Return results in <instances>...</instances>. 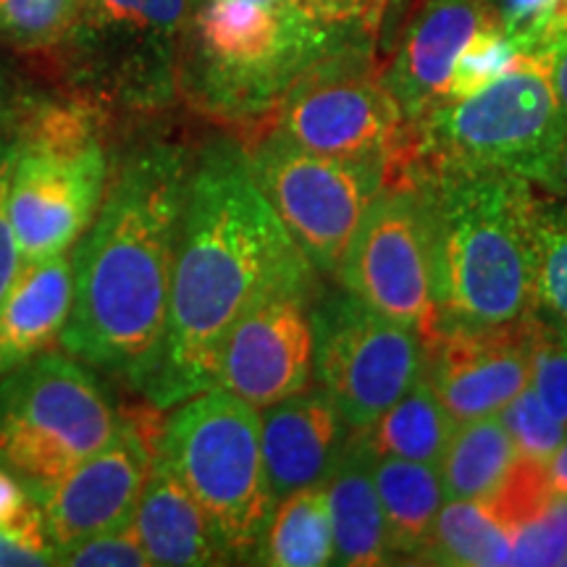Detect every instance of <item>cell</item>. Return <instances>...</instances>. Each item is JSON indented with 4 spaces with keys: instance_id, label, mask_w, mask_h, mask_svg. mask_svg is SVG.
Here are the masks:
<instances>
[{
    "instance_id": "13",
    "label": "cell",
    "mask_w": 567,
    "mask_h": 567,
    "mask_svg": "<svg viewBox=\"0 0 567 567\" xmlns=\"http://www.w3.org/2000/svg\"><path fill=\"white\" fill-rule=\"evenodd\" d=\"M344 292L429 339L439 326L429 210L415 184H386L360 218L337 271Z\"/></svg>"
},
{
    "instance_id": "32",
    "label": "cell",
    "mask_w": 567,
    "mask_h": 567,
    "mask_svg": "<svg viewBox=\"0 0 567 567\" xmlns=\"http://www.w3.org/2000/svg\"><path fill=\"white\" fill-rule=\"evenodd\" d=\"M567 563V499H551L515 528L509 565H565Z\"/></svg>"
},
{
    "instance_id": "2",
    "label": "cell",
    "mask_w": 567,
    "mask_h": 567,
    "mask_svg": "<svg viewBox=\"0 0 567 567\" xmlns=\"http://www.w3.org/2000/svg\"><path fill=\"white\" fill-rule=\"evenodd\" d=\"M193 163L187 147L172 142L134 151L71 247L74 295L59 344L137 392H145L161 358Z\"/></svg>"
},
{
    "instance_id": "4",
    "label": "cell",
    "mask_w": 567,
    "mask_h": 567,
    "mask_svg": "<svg viewBox=\"0 0 567 567\" xmlns=\"http://www.w3.org/2000/svg\"><path fill=\"white\" fill-rule=\"evenodd\" d=\"M347 45L300 9L252 0H193L179 90L218 118H258L318 59Z\"/></svg>"
},
{
    "instance_id": "31",
    "label": "cell",
    "mask_w": 567,
    "mask_h": 567,
    "mask_svg": "<svg viewBox=\"0 0 567 567\" xmlns=\"http://www.w3.org/2000/svg\"><path fill=\"white\" fill-rule=\"evenodd\" d=\"M499 421L505 423L507 434L513 436L517 455L536 463L547 465V460L555 455L557 446L565 442L567 425L557 421L542 400L534 394V389L526 386L515 396L509 405L499 413Z\"/></svg>"
},
{
    "instance_id": "20",
    "label": "cell",
    "mask_w": 567,
    "mask_h": 567,
    "mask_svg": "<svg viewBox=\"0 0 567 567\" xmlns=\"http://www.w3.org/2000/svg\"><path fill=\"white\" fill-rule=\"evenodd\" d=\"M132 530L151 565L200 567L229 563L203 507L158 455L153 457L142 486Z\"/></svg>"
},
{
    "instance_id": "21",
    "label": "cell",
    "mask_w": 567,
    "mask_h": 567,
    "mask_svg": "<svg viewBox=\"0 0 567 567\" xmlns=\"http://www.w3.org/2000/svg\"><path fill=\"white\" fill-rule=\"evenodd\" d=\"M373 463L375 452L365 444L360 431H352L342 460L323 484L334 536V565L375 567L392 563Z\"/></svg>"
},
{
    "instance_id": "25",
    "label": "cell",
    "mask_w": 567,
    "mask_h": 567,
    "mask_svg": "<svg viewBox=\"0 0 567 567\" xmlns=\"http://www.w3.org/2000/svg\"><path fill=\"white\" fill-rule=\"evenodd\" d=\"M515 530L492 502L446 499L423 563L457 567L509 565Z\"/></svg>"
},
{
    "instance_id": "9",
    "label": "cell",
    "mask_w": 567,
    "mask_h": 567,
    "mask_svg": "<svg viewBox=\"0 0 567 567\" xmlns=\"http://www.w3.org/2000/svg\"><path fill=\"white\" fill-rule=\"evenodd\" d=\"M189 9L193 0H82L59 42L71 80L130 109L172 101Z\"/></svg>"
},
{
    "instance_id": "26",
    "label": "cell",
    "mask_w": 567,
    "mask_h": 567,
    "mask_svg": "<svg viewBox=\"0 0 567 567\" xmlns=\"http://www.w3.org/2000/svg\"><path fill=\"white\" fill-rule=\"evenodd\" d=\"M255 563L271 567L334 565V536L323 486L300 488L276 502Z\"/></svg>"
},
{
    "instance_id": "27",
    "label": "cell",
    "mask_w": 567,
    "mask_h": 567,
    "mask_svg": "<svg viewBox=\"0 0 567 567\" xmlns=\"http://www.w3.org/2000/svg\"><path fill=\"white\" fill-rule=\"evenodd\" d=\"M536 313L567 326V200L538 195L534 218Z\"/></svg>"
},
{
    "instance_id": "18",
    "label": "cell",
    "mask_w": 567,
    "mask_h": 567,
    "mask_svg": "<svg viewBox=\"0 0 567 567\" xmlns=\"http://www.w3.org/2000/svg\"><path fill=\"white\" fill-rule=\"evenodd\" d=\"M352 429L323 392L287 396L260 410V450L274 502L323 486L342 460Z\"/></svg>"
},
{
    "instance_id": "22",
    "label": "cell",
    "mask_w": 567,
    "mask_h": 567,
    "mask_svg": "<svg viewBox=\"0 0 567 567\" xmlns=\"http://www.w3.org/2000/svg\"><path fill=\"white\" fill-rule=\"evenodd\" d=\"M373 481L384 509L389 557L423 563L446 496L439 467L400 457H375Z\"/></svg>"
},
{
    "instance_id": "11",
    "label": "cell",
    "mask_w": 567,
    "mask_h": 567,
    "mask_svg": "<svg viewBox=\"0 0 567 567\" xmlns=\"http://www.w3.org/2000/svg\"><path fill=\"white\" fill-rule=\"evenodd\" d=\"M245 155L255 184L308 264L337 276L360 218L386 187V168L305 151L276 130Z\"/></svg>"
},
{
    "instance_id": "44",
    "label": "cell",
    "mask_w": 567,
    "mask_h": 567,
    "mask_svg": "<svg viewBox=\"0 0 567 567\" xmlns=\"http://www.w3.org/2000/svg\"><path fill=\"white\" fill-rule=\"evenodd\" d=\"M565 565H567V563H565Z\"/></svg>"
},
{
    "instance_id": "15",
    "label": "cell",
    "mask_w": 567,
    "mask_h": 567,
    "mask_svg": "<svg viewBox=\"0 0 567 567\" xmlns=\"http://www.w3.org/2000/svg\"><path fill=\"white\" fill-rule=\"evenodd\" d=\"M425 379L455 423L499 415L530 379V316L502 326H442L425 339Z\"/></svg>"
},
{
    "instance_id": "34",
    "label": "cell",
    "mask_w": 567,
    "mask_h": 567,
    "mask_svg": "<svg viewBox=\"0 0 567 567\" xmlns=\"http://www.w3.org/2000/svg\"><path fill=\"white\" fill-rule=\"evenodd\" d=\"M55 565L69 567H147L145 549L134 536L132 526L109 530V534L84 538L74 547L55 555Z\"/></svg>"
},
{
    "instance_id": "37",
    "label": "cell",
    "mask_w": 567,
    "mask_h": 567,
    "mask_svg": "<svg viewBox=\"0 0 567 567\" xmlns=\"http://www.w3.org/2000/svg\"><path fill=\"white\" fill-rule=\"evenodd\" d=\"M55 555L45 534L0 528V567H45Z\"/></svg>"
},
{
    "instance_id": "7",
    "label": "cell",
    "mask_w": 567,
    "mask_h": 567,
    "mask_svg": "<svg viewBox=\"0 0 567 567\" xmlns=\"http://www.w3.org/2000/svg\"><path fill=\"white\" fill-rule=\"evenodd\" d=\"M567 137L547 51L517 53L505 74L473 95L436 105L410 126L400 176L417 166L496 168L534 182Z\"/></svg>"
},
{
    "instance_id": "42",
    "label": "cell",
    "mask_w": 567,
    "mask_h": 567,
    "mask_svg": "<svg viewBox=\"0 0 567 567\" xmlns=\"http://www.w3.org/2000/svg\"><path fill=\"white\" fill-rule=\"evenodd\" d=\"M252 3L271 6V9H300V6H297V0H252Z\"/></svg>"
},
{
    "instance_id": "6",
    "label": "cell",
    "mask_w": 567,
    "mask_h": 567,
    "mask_svg": "<svg viewBox=\"0 0 567 567\" xmlns=\"http://www.w3.org/2000/svg\"><path fill=\"white\" fill-rule=\"evenodd\" d=\"M109 187V155L95 111L48 103L11 134L9 218L21 264L80 243Z\"/></svg>"
},
{
    "instance_id": "43",
    "label": "cell",
    "mask_w": 567,
    "mask_h": 567,
    "mask_svg": "<svg viewBox=\"0 0 567 567\" xmlns=\"http://www.w3.org/2000/svg\"><path fill=\"white\" fill-rule=\"evenodd\" d=\"M486 3H492V6H496V3H502V0H486Z\"/></svg>"
},
{
    "instance_id": "14",
    "label": "cell",
    "mask_w": 567,
    "mask_h": 567,
    "mask_svg": "<svg viewBox=\"0 0 567 567\" xmlns=\"http://www.w3.org/2000/svg\"><path fill=\"white\" fill-rule=\"evenodd\" d=\"M155 446L158 436L122 417L116 436L101 452L51 484L30 486L53 555L84 538L132 526Z\"/></svg>"
},
{
    "instance_id": "23",
    "label": "cell",
    "mask_w": 567,
    "mask_h": 567,
    "mask_svg": "<svg viewBox=\"0 0 567 567\" xmlns=\"http://www.w3.org/2000/svg\"><path fill=\"white\" fill-rule=\"evenodd\" d=\"M517 446L499 415L457 423L442 460L439 478L446 499H492L517 465Z\"/></svg>"
},
{
    "instance_id": "19",
    "label": "cell",
    "mask_w": 567,
    "mask_h": 567,
    "mask_svg": "<svg viewBox=\"0 0 567 567\" xmlns=\"http://www.w3.org/2000/svg\"><path fill=\"white\" fill-rule=\"evenodd\" d=\"M71 250L19 266L0 297V379L30 363L51 344H59L71 310Z\"/></svg>"
},
{
    "instance_id": "3",
    "label": "cell",
    "mask_w": 567,
    "mask_h": 567,
    "mask_svg": "<svg viewBox=\"0 0 567 567\" xmlns=\"http://www.w3.org/2000/svg\"><path fill=\"white\" fill-rule=\"evenodd\" d=\"M434 250L439 326L517 323L536 310V187L496 168L417 166Z\"/></svg>"
},
{
    "instance_id": "35",
    "label": "cell",
    "mask_w": 567,
    "mask_h": 567,
    "mask_svg": "<svg viewBox=\"0 0 567 567\" xmlns=\"http://www.w3.org/2000/svg\"><path fill=\"white\" fill-rule=\"evenodd\" d=\"M0 528L45 534L30 486L6 465H0Z\"/></svg>"
},
{
    "instance_id": "28",
    "label": "cell",
    "mask_w": 567,
    "mask_h": 567,
    "mask_svg": "<svg viewBox=\"0 0 567 567\" xmlns=\"http://www.w3.org/2000/svg\"><path fill=\"white\" fill-rule=\"evenodd\" d=\"M528 386L557 421L567 425V326L530 313Z\"/></svg>"
},
{
    "instance_id": "41",
    "label": "cell",
    "mask_w": 567,
    "mask_h": 567,
    "mask_svg": "<svg viewBox=\"0 0 567 567\" xmlns=\"http://www.w3.org/2000/svg\"><path fill=\"white\" fill-rule=\"evenodd\" d=\"M11 118V95L9 84H6L3 74H0V124H6Z\"/></svg>"
},
{
    "instance_id": "16",
    "label": "cell",
    "mask_w": 567,
    "mask_h": 567,
    "mask_svg": "<svg viewBox=\"0 0 567 567\" xmlns=\"http://www.w3.org/2000/svg\"><path fill=\"white\" fill-rule=\"evenodd\" d=\"M308 297H271L234 323L218 360L216 386L255 410L310 389L313 321Z\"/></svg>"
},
{
    "instance_id": "12",
    "label": "cell",
    "mask_w": 567,
    "mask_h": 567,
    "mask_svg": "<svg viewBox=\"0 0 567 567\" xmlns=\"http://www.w3.org/2000/svg\"><path fill=\"white\" fill-rule=\"evenodd\" d=\"M310 321L313 375L352 431H365L423 373L425 339L352 295L318 302Z\"/></svg>"
},
{
    "instance_id": "36",
    "label": "cell",
    "mask_w": 567,
    "mask_h": 567,
    "mask_svg": "<svg viewBox=\"0 0 567 567\" xmlns=\"http://www.w3.org/2000/svg\"><path fill=\"white\" fill-rule=\"evenodd\" d=\"M9 168H11V134L0 132V297L17 276L21 258L9 218Z\"/></svg>"
},
{
    "instance_id": "40",
    "label": "cell",
    "mask_w": 567,
    "mask_h": 567,
    "mask_svg": "<svg viewBox=\"0 0 567 567\" xmlns=\"http://www.w3.org/2000/svg\"><path fill=\"white\" fill-rule=\"evenodd\" d=\"M547 486L551 496H563L567 499V436L565 442L557 446V452L547 460Z\"/></svg>"
},
{
    "instance_id": "30",
    "label": "cell",
    "mask_w": 567,
    "mask_h": 567,
    "mask_svg": "<svg viewBox=\"0 0 567 567\" xmlns=\"http://www.w3.org/2000/svg\"><path fill=\"white\" fill-rule=\"evenodd\" d=\"M517 53L520 51L509 42L505 30H502L499 19H496L494 24L484 27L476 38L467 42L465 51L460 53L455 71H452L446 101H457V97L473 95L476 90L486 87V84L494 82L496 76L505 74Z\"/></svg>"
},
{
    "instance_id": "1",
    "label": "cell",
    "mask_w": 567,
    "mask_h": 567,
    "mask_svg": "<svg viewBox=\"0 0 567 567\" xmlns=\"http://www.w3.org/2000/svg\"><path fill=\"white\" fill-rule=\"evenodd\" d=\"M313 274L255 184L243 147H205L189 174L166 334L145 386L153 408L172 410L216 386L234 323L271 297H310Z\"/></svg>"
},
{
    "instance_id": "10",
    "label": "cell",
    "mask_w": 567,
    "mask_h": 567,
    "mask_svg": "<svg viewBox=\"0 0 567 567\" xmlns=\"http://www.w3.org/2000/svg\"><path fill=\"white\" fill-rule=\"evenodd\" d=\"M274 130L295 145L342 161L379 163L396 176L410 124L371 66L363 42H347L300 74L274 109Z\"/></svg>"
},
{
    "instance_id": "8",
    "label": "cell",
    "mask_w": 567,
    "mask_h": 567,
    "mask_svg": "<svg viewBox=\"0 0 567 567\" xmlns=\"http://www.w3.org/2000/svg\"><path fill=\"white\" fill-rule=\"evenodd\" d=\"M122 415L97 375L66 352H40L0 379V465L42 486L101 452Z\"/></svg>"
},
{
    "instance_id": "39",
    "label": "cell",
    "mask_w": 567,
    "mask_h": 567,
    "mask_svg": "<svg viewBox=\"0 0 567 567\" xmlns=\"http://www.w3.org/2000/svg\"><path fill=\"white\" fill-rule=\"evenodd\" d=\"M544 51H547L549 76H551V84H555L559 109H563L565 118H567V32L563 34V38H557L555 42H551L549 48H544Z\"/></svg>"
},
{
    "instance_id": "17",
    "label": "cell",
    "mask_w": 567,
    "mask_h": 567,
    "mask_svg": "<svg viewBox=\"0 0 567 567\" xmlns=\"http://www.w3.org/2000/svg\"><path fill=\"white\" fill-rule=\"evenodd\" d=\"M496 19L494 6L486 0H425L392 63L381 71L410 126L446 101L460 53Z\"/></svg>"
},
{
    "instance_id": "24",
    "label": "cell",
    "mask_w": 567,
    "mask_h": 567,
    "mask_svg": "<svg viewBox=\"0 0 567 567\" xmlns=\"http://www.w3.org/2000/svg\"><path fill=\"white\" fill-rule=\"evenodd\" d=\"M455 425V417L446 413L423 371L415 384L360 434L375 452V457L439 465Z\"/></svg>"
},
{
    "instance_id": "5",
    "label": "cell",
    "mask_w": 567,
    "mask_h": 567,
    "mask_svg": "<svg viewBox=\"0 0 567 567\" xmlns=\"http://www.w3.org/2000/svg\"><path fill=\"white\" fill-rule=\"evenodd\" d=\"M155 455L195 496L229 563H255L274 515L260 410L213 386L174 405Z\"/></svg>"
},
{
    "instance_id": "29",
    "label": "cell",
    "mask_w": 567,
    "mask_h": 567,
    "mask_svg": "<svg viewBox=\"0 0 567 567\" xmlns=\"http://www.w3.org/2000/svg\"><path fill=\"white\" fill-rule=\"evenodd\" d=\"M82 0H0V38L17 48L59 45Z\"/></svg>"
},
{
    "instance_id": "33",
    "label": "cell",
    "mask_w": 567,
    "mask_h": 567,
    "mask_svg": "<svg viewBox=\"0 0 567 567\" xmlns=\"http://www.w3.org/2000/svg\"><path fill=\"white\" fill-rule=\"evenodd\" d=\"M305 17L344 42L371 38L389 0H297Z\"/></svg>"
},
{
    "instance_id": "38",
    "label": "cell",
    "mask_w": 567,
    "mask_h": 567,
    "mask_svg": "<svg viewBox=\"0 0 567 567\" xmlns=\"http://www.w3.org/2000/svg\"><path fill=\"white\" fill-rule=\"evenodd\" d=\"M530 184H534V187H542L547 195L565 197L567 200V137L563 140V145L551 153V158L538 168V174Z\"/></svg>"
}]
</instances>
